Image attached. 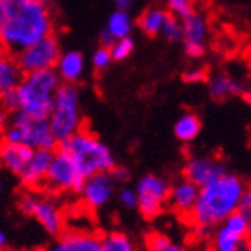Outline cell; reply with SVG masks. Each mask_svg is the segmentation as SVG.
<instances>
[{"instance_id":"cell-21","label":"cell","mask_w":251,"mask_h":251,"mask_svg":"<svg viewBox=\"0 0 251 251\" xmlns=\"http://www.w3.org/2000/svg\"><path fill=\"white\" fill-rule=\"evenodd\" d=\"M131 29H133V20L131 16L127 15V11L124 9H117L113 11L108 18V24H106L104 31L110 34V38L115 42V40H121L131 34Z\"/></svg>"},{"instance_id":"cell-25","label":"cell","mask_w":251,"mask_h":251,"mask_svg":"<svg viewBox=\"0 0 251 251\" xmlns=\"http://www.w3.org/2000/svg\"><path fill=\"white\" fill-rule=\"evenodd\" d=\"M167 13L160 7H149L147 11H144L138 20V27L142 29V32H146L149 36H156L162 31V25L165 22Z\"/></svg>"},{"instance_id":"cell-20","label":"cell","mask_w":251,"mask_h":251,"mask_svg":"<svg viewBox=\"0 0 251 251\" xmlns=\"http://www.w3.org/2000/svg\"><path fill=\"white\" fill-rule=\"evenodd\" d=\"M208 92L212 99L225 100L230 97H241L246 94V88L239 79L230 74H215L214 77L208 79Z\"/></svg>"},{"instance_id":"cell-37","label":"cell","mask_w":251,"mask_h":251,"mask_svg":"<svg viewBox=\"0 0 251 251\" xmlns=\"http://www.w3.org/2000/svg\"><path fill=\"white\" fill-rule=\"evenodd\" d=\"M113 2H115L117 9H124V11H127V7L133 4V0H113Z\"/></svg>"},{"instance_id":"cell-15","label":"cell","mask_w":251,"mask_h":251,"mask_svg":"<svg viewBox=\"0 0 251 251\" xmlns=\"http://www.w3.org/2000/svg\"><path fill=\"white\" fill-rule=\"evenodd\" d=\"M100 244V235L95 231L70 228L56 235L54 242L45 251H97Z\"/></svg>"},{"instance_id":"cell-18","label":"cell","mask_w":251,"mask_h":251,"mask_svg":"<svg viewBox=\"0 0 251 251\" xmlns=\"http://www.w3.org/2000/svg\"><path fill=\"white\" fill-rule=\"evenodd\" d=\"M199 187L188 181V179H179L174 185H171L169 188V201L167 204H171V208L179 215H188L192 212L194 203L198 199Z\"/></svg>"},{"instance_id":"cell-27","label":"cell","mask_w":251,"mask_h":251,"mask_svg":"<svg viewBox=\"0 0 251 251\" xmlns=\"http://www.w3.org/2000/svg\"><path fill=\"white\" fill-rule=\"evenodd\" d=\"M108 49H110V54L113 61H124V59H127L131 54H133L135 42H133L131 36H126V38H121V40H115Z\"/></svg>"},{"instance_id":"cell-7","label":"cell","mask_w":251,"mask_h":251,"mask_svg":"<svg viewBox=\"0 0 251 251\" xmlns=\"http://www.w3.org/2000/svg\"><path fill=\"white\" fill-rule=\"evenodd\" d=\"M20 210L27 217H32L49 235H58L65 230V212L56 199L47 194H38L34 190L25 192L20 198Z\"/></svg>"},{"instance_id":"cell-2","label":"cell","mask_w":251,"mask_h":251,"mask_svg":"<svg viewBox=\"0 0 251 251\" xmlns=\"http://www.w3.org/2000/svg\"><path fill=\"white\" fill-rule=\"evenodd\" d=\"M246 190L244 179L231 173H225L199 188L194 208L188 214V219L192 221L199 235H208L219 223L235 214L239 201Z\"/></svg>"},{"instance_id":"cell-14","label":"cell","mask_w":251,"mask_h":251,"mask_svg":"<svg viewBox=\"0 0 251 251\" xmlns=\"http://www.w3.org/2000/svg\"><path fill=\"white\" fill-rule=\"evenodd\" d=\"M226 171V165L223 160L217 156H210V154H201V156H190L185 163L183 174L185 179L192 181L196 187H204L210 181L217 179L223 176Z\"/></svg>"},{"instance_id":"cell-30","label":"cell","mask_w":251,"mask_h":251,"mask_svg":"<svg viewBox=\"0 0 251 251\" xmlns=\"http://www.w3.org/2000/svg\"><path fill=\"white\" fill-rule=\"evenodd\" d=\"M111 61H113V59H111L110 49L108 47H99L94 52V56H92V63H94V67L97 68V70H104V68H108Z\"/></svg>"},{"instance_id":"cell-34","label":"cell","mask_w":251,"mask_h":251,"mask_svg":"<svg viewBox=\"0 0 251 251\" xmlns=\"http://www.w3.org/2000/svg\"><path fill=\"white\" fill-rule=\"evenodd\" d=\"M237 212L242 214L244 217H248V219H251V192H250V188L242 194L241 201H239V206H237Z\"/></svg>"},{"instance_id":"cell-4","label":"cell","mask_w":251,"mask_h":251,"mask_svg":"<svg viewBox=\"0 0 251 251\" xmlns=\"http://www.w3.org/2000/svg\"><path fill=\"white\" fill-rule=\"evenodd\" d=\"M59 84L61 79L54 68L24 74L22 81L15 88L18 97V111L31 117H47Z\"/></svg>"},{"instance_id":"cell-22","label":"cell","mask_w":251,"mask_h":251,"mask_svg":"<svg viewBox=\"0 0 251 251\" xmlns=\"http://www.w3.org/2000/svg\"><path fill=\"white\" fill-rule=\"evenodd\" d=\"M22 75L24 72L20 70L16 59L9 58V56L0 59V94L15 90L22 81Z\"/></svg>"},{"instance_id":"cell-39","label":"cell","mask_w":251,"mask_h":251,"mask_svg":"<svg viewBox=\"0 0 251 251\" xmlns=\"http://www.w3.org/2000/svg\"><path fill=\"white\" fill-rule=\"evenodd\" d=\"M5 56H7V50H5V47L2 45V42H0V59H4Z\"/></svg>"},{"instance_id":"cell-40","label":"cell","mask_w":251,"mask_h":251,"mask_svg":"<svg viewBox=\"0 0 251 251\" xmlns=\"http://www.w3.org/2000/svg\"><path fill=\"white\" fill-rule=\"evenodd\" d=\"M237 251H251V248H250V244H244L242 248H239Z\"/></svg>"},{"instance_id":"cell-12","label":"cell","mask_w":251,"mask_h":251,"mask_svg":"<svg viewBox=\"0 0 251 251\" xmlns=\"http://www.w3.org/2000/svg\"><path fill=\"white\" fill-rule=\"evenodd\" d=\"M115 179L111 178L110 173H99L86 176L81 188H79L81 201L90 210L104 208L115 196Z\"/></svg>"},{"instance_id":"cell-36","label":"cell","mask_w":251,"mask_h":251,"mask_svg":"<svg viewBox=\"0 0 251 251\" xmlns=\"http://www.w3.org/2000/svg\"><path fill=\"white\" fill-rule=\"evenodd\" d=\"M9 122H11V113L5 108H2L0 106V135L4 133V129L9 126Z\"/></svg>"},{"instance_id":"cell-19","label":"cell","mask_w":251,"mask_h":251,"mask_svg":"<svg viewBox=\"0 0 251 251\" xmlns=\"http://www.w3.org/2000/svg\"><path fill=\"white\" fill-rule=\"evenodd\" d=\"M54 70L58 74V77L61 79V83H79L84 75V70H86L83 54L77 50H67V52L59 54Z\"/></svg>"},{"instance_id":"cell-41","label":"cell","mask_w":251,"mask_h":251,"mask_svg":"<svg viewBox=\"0 0 251 251\" xmlns=\"http://www.w3.org/2000/svg\"><path fill=\"white\" fill-rule=\"evenodd\" d=\"M34 2H38V4H43V5H47L50 0H34Z\"/></svg>"},{"instance_id":"cell-44","label":"cell","mask_w":251,"mask_h":251,"mask_svg":"<svg viewBox=\"0 0 251 251\" xmlns=\"http://www.w3.org/2000/svg\"><path fill=\"white\" fill-rule=\"evenodd\" d=\"M36 251H45V250H36Z\"/></svg>"},{"instance_id":"cell-3","label":"cell","mask_w":251,"mask_h":251,"mask_svg":"<svg viewBox=\"0 0 251 251\" xmlns=\"http://www.w3.org/2000/svg\"><path fill=\"white\" fill-rule=\"evenodd\" d=\"M59 149L72 158L83 176H92L99 173H110L115 167V154L99 136L86 129L77 131L70 138L58 144Z\"/></svg>"},{"instance_id":"cell-17","label":"cell","mask_w":251,"mask_h":251,"mask_svg":"<svg viewBox=\"0 0 251 251\" xmlns=\"http://www.w3.org/2000/svg\"><path fill=\"white\" fill-rule=\"evenodd\" d=\"M32 154L31 147L24 144H13V142H0V167L13 174L15 178H20L27 162Z\"/></svg>"},{"instance_id":"cell-31","label":"cell","mask_w":251,"mask_h":251,"mask_svg":"<svg viewBox=\"0 0 251 251\" xmlns=\"http://www.w3.org/2000/svg\"><path fill=\"white\" fill-rule=\"evenodd\" d=\"M0 106H2V108H5L11 115L18 111V97H16L15 90H9V92L0 94Z\"/></svg>"},{"instance_id":"cell-29","label":"cell","mask_w":251,"mask_h":251,"mask_svg":"<svg viewBox=\"0 0 251 251\" xmlns=\"http://www.w3.org/2000/svg\"><path fill=\"white\" fill-rule=\"evenodd\" d=\"M165 4L169 7V15L176 16V18H185L187 15H190L194 11V2L192 0H165Z\"/></svg>"},{"instance_id":"cell-8","label":"cell","mask_w":251,"mask_h":251,"mask_svg":"<svg viewBox=\"0 0 251 251\" xmlns=\"http://www.w3.org/2000/svg\"><path fill=\"white\" fill-rule=\"evenodd\" d=\"M169 181L156 174H146L138 179L135 188L136 208L146 219H156L167 206L169 201Z\"/></svg>"},{"instance_id":"cell-11","label":"cell","mask_w":251,"mask_h":251,"mask_svg":"<svg viewBox=\"0 0 251 251\" xmlns=\"http://www.w3.org/2000/svg\"><path fill=\"white\" fill-rule=\"evenodd\" d=\"M59 54H61V47H59L58 40L52 34H49L20 52H16V63L24 74L47 70V68L56 67Z\"/></svg>"},{"instance_id":"cell-16","label":"cell","mask_w":251,"mask_h":251,"mask_svg":"<svg viewBox=\"0 0 251 251\" xmlns=\"http://www.w3.org/2000/svg\"><path fill=\"white\" fill-rule=\"evenodd\" d=\"M54 149H32V154L27 162L24 173L18 179L29 188L42 187L47 176L49 165L52 162Z\"/></svg>"},{"instance_id":"cell-13","label":"cell","mask_w":251,"mask_h":251,"mask_svg":"<svg viewBox=\"0 0 251 251\" xmlns=\"http://www.w3.org/2000/svg\"><path fill=\"white\" fill-rule=\"evenodd\" d=\"M208 38V20L206 16L192 11L181 18V40L185 42V52L188 58L199 59L204 56V42Z\"/></svg>"},{"instance_id":"cell-6","label":"cell","mask_w":251,"mask_h":251,"mask_svg":"<svg viewBox=\"0 0 251 251\" xmlns=\"http://www.w3.org/2000/svg\"><path fill=\"white\" fill-rule=\"evenodd\" d=\"M2 138L13 144H24L31 149H54L58 146L47 117H31L20 111L13 113Z\"/></svg>"},{"instance_id":"cell-38","label":"cell","mask_w":251,"mask_h":251,"mask_svg":"<svg viewBox=\"0 0 251 251\" xmlns=\"http://www.w3.org/2000/svg\"><path fill=\"white\" fill-rule=\"evenodd\" d=\"M4 248H5V233L0 231V250H4Z\"/></svg>"},{"instance_id":"cell-24","label":"cell","mask_w":251,"mask_h":251,"mask_svg":"<svg viewBox=\"0 0 251 251\" xmlns=\"http://www.w3.org/2000/svg\"><path fill=\"white\" fill-rule=\"evenodd\" d=\"M199 131H201V121L194 113H185L174 124V135H176V138L179 142H183V144L196 140Z\"/></svg>"},{"instance_id":"cell-9","label":"cell","mask_w":251,"mask_h":251,"mask_svg":"<svg viewBox=\"0 0 251 251\" xmlns=\"http://www.w3.org/2000/svg\"><path fill=\"white\" fill-rule=\"evenodd\" d=\"M251 230V219L235 212L226 217L223 223L210 231V246L212 251H237L244 244H248Z\"/></svg>"},{"instance_id":"cell-32","label":"cell","mask_w":251,"mask_h":251,"mask_svg":"<svg viewBox=\"0 0 251 251\" xmlns=\"http://www.w3.org/2000/svg\"><path fill=\"white\" fill-rule=\"evenodd\" d=\"M206 77H208V74H206V70L203 67H190L183 74V79L190 84L203 83V81H206Z\"/></svg>"},{"instance_id":"cell-26","label":"cell","mask_w":251,"mask_h":251,"mask_svg":"<svg viewBox=\"0 0 251 251\" xmlns=\"http://www.w3.org/2000/svg\"><path fill=\"white\" fill-rule=\"evenodd\" d=\"M147 251H192L188 246L178 242L167 233L154 231L147 237Z\"/></svg>"},{"instance_id":"cell-23","label":"cell","mask_w":251,"mask_h":251,"mask_svg":"<svg viewBox=\"0 0 251 251\" xmlns=\"http://www.w3.org/2000/svg\"><path fill=\"white\" fill-rule=\"evenodd\" d=\"M97 251H140L135 241L124 231H108L100 235V244Z\"/></svg>"},{"instance_id":"cell-5","label":"cell","mask_w":251,"mask_h":251,"mask_svg":"<svg viewBox=\"0 0 251 251\" xmlns=\"http://www.w3.org/2000/svg\"><path fill=\"white\" fill-rule=\"evenodd\" d=\"M47 121L58 144L83 129L81 92L75 84H59L58 92L54 95L52 108L47 115Z\"/></svg>"},{"instance_id":"cell-28","label":"cell","mask_w":251,"mask_h":251,"mask_svg":"<svg viewBox=\"0 0 251 251\" xmlns=\"http://www.w3.org/2000/svg\"><path fill=\"white\" fill-rule=\"evenodd\" d=\"M160 34H162L165 40H169V42H179V40H181V20L167 13Z\"/></svg>"},{"instance_id":"cell-1","label":"cell","mask_w":251,"mask_h":251,"mask_svg":"<svg viewBox=\"0 0 251 251\" xmlns=\"http://www.w3.org/2000/svg\"><path fill=\"white\" fill-rule=\"evenodd\" d=\"M52 34L47 5L34 0H0V42L5 50L20 52Z\"/></svg>"},{"instance_id":"cell-10","label":"cell","mask_w":251,"mask_h":251,"mask_svg":"<svg viewBox=\"0 0 251 251\" xmlns=\"http://www.w3.org/2000/svg\"><path fill=\"white\" fill-rule=\"evenodd\" d=\"M83 181V173L77 169L72 158L61 149L54 151L43 185H47V188H50L52 192H79Z\"/></svg>"},{"instance_id":"cell-33","label":"cell","mask_w":251,"mask_h":251,"mask_svg":"<svg viewBox=\"0 0 251 251\" xmlns=\"http://www.w3.org/2000/svg\"><path fill=\"white\" fill-rule=\"evenodd\" d=\"M119 203L124 206V208H136V194H135V188H129V187H124L121 188V192H119Z\"/></svg>"},{"instance_id":"cell-42","label":"cell","mask_w":251,"mask_h":251,"mask_svg":"<svg viewBox=\"0 0 251 251\" xmlns=\"http://www.w3.org/2000/svg\"><path fill=\"white\" fill-rule=\"evenodd\" d=\"M0 251H15V250H5V248H4V250H0Z\"/></svg>"},{"instance_id":"cell-43","label":"cell","mask_w":251,"mask_h":251,"mask_svg":"<svg viewBox=\"0 0 251 251\" xmlns=\"http://www.w3.org/2000/svg\"><path fill=\"white\" fill-rule=\"evenodd\" d=\"M0 190H2V178H0Z\"/></svg>"},{"instance_id":"cell-35","label":"cell","mask_w":251,"mask_h":251,"mask_svg":"<svg viewBox=\"0 0 251 251\" xmlns=\"http://www.w3.org/2000/svg\"><path fill=\"white\" fill-rule=\"evenodd\" d=\"M111 178L115 179V183H127V179H129V173H127V169L124 167H113L110 171Z\"/></svg>"}]
</instances>
